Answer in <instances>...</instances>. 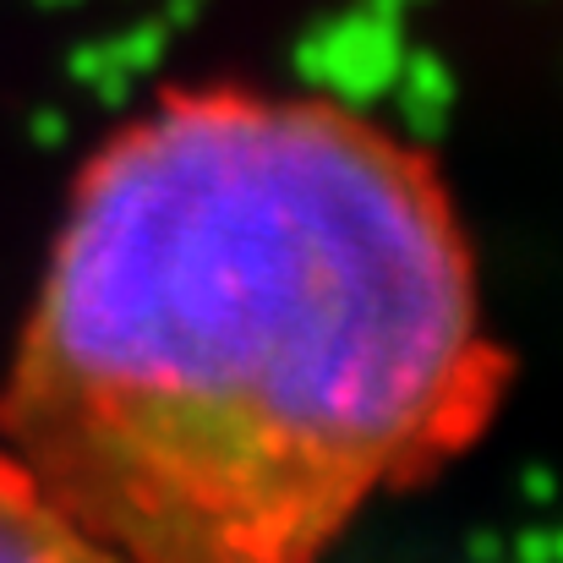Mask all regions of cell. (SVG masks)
I'll return each instance as SVG.
<instances>
[{
	"instance_id": "6da1fadb",
	"label": "cell",
	"mask_w": 563,
	"mask_h": 563,
	"mask_svg": "<svg viewBox=\"0 0 563 563\" xmlns=\"http://www.w3.org/2000/svg\"><path fill=\"white\" fill-rule=\"evenodd\" d=\"M438 165L307 93L176 88L93 148L5 454L126 563H323L509 394Z\"/></svg>"
},
{
	"instance_id": "7a4b0ae2",
	"label": "cell",
	"mask_w": 563,
	"mask_h": 563,
	"mask_svg": "<svg viewBox=\"0 0 563 563\" xmlns=\"http://www.w3.org/2000/svg\"><path fill=\"white\" fill-rule=\"evenodd\" d=\"M0 563H126L0 449Z\"/></svg>"
}]
</instances>
